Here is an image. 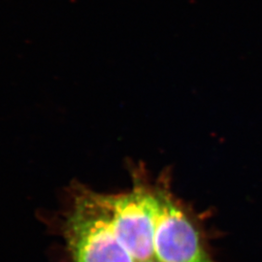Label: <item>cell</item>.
Instances as JSON below:
<instances>
[{
    "mask_svg": "<svg viewBox=\"0 0 262 262\" xmlns=\"http://www.w3.org/2000/svg\"><path fill=\"white\" fill-rule=\"evenodd\" d=\"M66 233L73 262H136L114 233L99 194L77 198Z\"/></svg>",
    "mask_w": 262,
    "mask_h": 262,
    "instance_id": "1",
    "label": "cell"
},
{
    "mask_svg": "<svg viewBox=\"0 0 262 262\" xmlns=\"http://www.w3.org/2000/svg\"><path fill=\"white\" fill-rule=\"evenodd\" d=\"M99 196L114 233L135 261L154 260V238L159 207L158 192L138 188L125 194Z\"/></svg>",
    "mask_w": 262,
    "mask_h": 262,
    "instance_id": "2",
    "label": "cell"
},
{
    "mask_svg": "<svg viewBox=\"0 0 262 262\" xmlns=\"http://www.w3.org/2000/svg\"><path fill=\"white\" fill-rule=\"evenodd\" d=\"M159 213L154 238L158 262H215L204 249L196 227L171 195L158 192Z\"/></svg>",
    "mask_w": 262,
    "mask_h": 262,
    "instance_id": "3",
    "label": "cell"
},
{
    "mask_svg": "<svg viewBox=\"0 0 262 262\" xmlns=\"http://www.w3.org/2000/svg\"><path fill=\"white\" fill-rule=\"evenodd\" d=\"M147 262H158V261H157V260H156V261H154V260H150V261H147Z\"/></svg>",
    "mask_w": 262,
    "mask_h": 262,
    "instance_id": "4",
    "label": "cell"
}]
</instances>
